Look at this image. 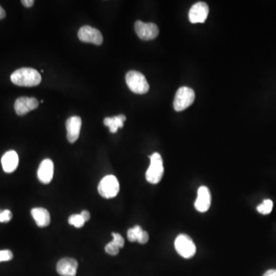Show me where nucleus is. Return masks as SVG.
<instances>
[{
  "instance_id": "17",
  "label": "nucleus",
  "mask_w": 276,
  "mask_h": 276,
  "mask_svg": "<svg viewBox=\"0 0 276 276\" xmlns=\"http://www.w3.org/2000/svg\"><path fill=\"white\" fill-rule=\"evenodd\" d=\"M126 121V116L123 114H119L118 116L113 118H106L104 120V123L105 126L109 127L111 133H116L118 128H122L123 127V122Z\"/></svg>"
},
{
  "instance_id": "14",
  "label": "nucleus",
  "mask_w": 276,
  "mask_h": 276,
  "mask_svg": "<svg viewBox=\"0 0 276 276\" xmlns=\"http://www.w3.org/2000/svg\"><path fill=\"white\" fill-rule=\"evenodd\" d=\"M54 164L50 159H46L41 163L38 169V178L41 183L48 184L53 178Z\"/></svg>"
},
{
  "instance_id": "29",
  "label": "nucleus",
  "mask_w": 276,
  "mask_h": 276,
  "mask_svg": "<svg viewBox=\"0 0 276 276\" xmlns=\"http://www.w3.org/2000/svg\"><path fill=\"white\" fill-rule=\"evenodd\" d=\"M6 15V11L4 10L3 8L0 6V19L5 18Z\"/></svg>"
},
{
  "instance_id": "7",
  "label": "nucleus",
  "mask_w": 276,
  "mask_h": 276,
  "mask_svg": "<svg viewBox=\"0 0 276 276\" xmlns=\"http://www.w3.org/2000/svg\"><path fill=\"white\" fill-rule=\"evenodd\" d=\"M135 29L137 35L142 40H152L159 35L158 26L152 22L145 23L141 21H137Z\"/></svg>"
},
{
  "instance_id": "4",
  "label": "nucleus",
  "mask_w": 276,
  "mask_h": 276,
  "mask_svg": "<svg viewBox=\"0 0 276 276\" xmlns=\"http://www.w3.org/2000/svg\"><path fill=\"white\" fill-rule=\"evenodd\" d=\"M195 100V92L188 87H181L175 94L173 107L177 111H182L190 107Z\"/></svg>"
},
{
  "instance_id": "1",
  "label": "nucleus",
  "mask_w": 276,
  "mask_h": 276,
  "mask_svg": "<svg viewBox=\"0 0 276 276\" xmlns=\"http://www.w3.org/2000/svg\"><path fill=\"white\" fill-rule=\"evenodd\" d=\"M11 81L18 86L34 87L40 84L42 77L33 68H22L12 74Z\"/></svg>"
},
{
  "instance_id": "22",
  "label": "nucleus",
  "mask_w": 276,
  "mask_h": 276,
  "mask_svg": "<svg viewBox=\"0 0 276 276\" xmlns=\"http://www.w3.org/2000/svg\"><path fill=\"white\" fill-rule=\"evenodd\" d=\"M13 215L10 210H2L0 213V223H8L11 220Z\"/></svg>"
},
{
  "instance_id": "25",
  "label": "nucleus",
  "mask_w": 276,
  "mask_h": 276,
  "mask_svg": "<svg viewBox=\"0 0 276 276\" xmlns=\"http://www.w3.org/2000/svg\"><path fill=\"white\" fill-rule=\"evenodd\" d=\"M148 240H149V234H148V232L144 231V230H143L140 236L138 238V243H140V244H145V243L148 242Z\"/></svg>"
},
{
  "instance_id": "19",
  "label": "nucleus",
  "mask_w": 276,
  "mask_h": 276,
  "mask_svg": "<svg viewBox=\"0 0 276 276\" xmlns=\"http://www.w3.org/2000/svg\"><path fill=\"white\" fill-rule=\"evenodd\" d=\"M142 231H143V230H142L140 226H135L133 228L128 230V231H127V239H129V241H138V238L141 234Z\"/></svg>"
},
{
  "instance_id": "21",
  "label": "nucleus",
  "mask_w": 276,
  "mask_h": 276,
  "mask_svg": "<svg viewBox=\"0 0 276 276\" xmlns=\"http://www.w3.org/2000/svg\"><path fill=\"white\" fill-rule=\"evenodd\" d=\"M120 248L115 245L113 242H110L105 246V252L111 256H116L119 253Z\"/></svg>"
},
{
  "instance_id": "8",
  "label": "nucleus",
  "mask_w": 276,
  "mask_h": 276,
  "mask_svg": "<svg viewBox=\"0 0 276 276\" xmlns=\"http://www.w3.org/2000/svg\"><path fill=\"white\" fill-rule=\"evenodd\" d=\"M77 36L84 43H93L97 46H100L103 43V36L101 31L89 26L81 27L78 31Z\"/></svg>"
},
{
  "instance_id": "20",
  "label": "nucleus",
  "mask_w": 276,
  "mask_h": 276,
  "mask_svg": "<svg viewBox=\"0 0 276 276\" xmlns=\"http://www.w3.org/2000/svg\"><path fill=\"white\" fill-rule=\"evenodd\" d=\"M68 223L76 228H81L85 225V221L83 219L81 214H74L68 219Z\"/></svg>"
},
{
  "instance_id": "11",
  "label": "nucleus",
  "mask_w": 276,
  "mask_h": 276,
  "mask_svg": "<svg viewBox=\"0 0 276 276\" xmlns=\"http://www.w3.org/2000/svg\"><path fill=\"white\" fill-rule=\"evenodd\" d=\"M39 106V101L35 98L21 97L15 102V110L18 115H25Z\"/></svg>"
},
{
  "instance_id": "10",
  "label": "nucleus",
  "mask_w": 276,
  "mask_h": 276,
  "mask_svg": "<svg viewBox=\"0 0 276 276\" xmlns=\"http://www.w3.org/2000/svg\"><path fill=\"white\" fill-rule=\"evenodd\" d=\"M78 267L77 260L72 258H63L57 264V272L61 276H76Z\"/></svg>"
},
{
  "instance_id": "30",
  "label": "nucleus",
  "mask_w": 276,
  "mask_h": 276,
  "mask_svg": "<svg viewBox=\"0 0 276 276\" xmlns=\"http://www.w3.org/2000/svg\"><path fill=\"white\" fill-rule=\"evenodd\" d=\"M1 211H2V210H0V213H1Z\"/></svg>"
},
{
  "instance_id": "15",
  "label": "nucleus",
  "mask_w": 276,
  "mask_h": 276,
  "mask_svg": "<svg viewBox=\"0 0 276 276\" xmlns=\"http://www.w3.org/2000/svg\"><path fill=\"white\" fill-rule=\"evenodd\" d=\"M2 165L6 173H13L15 171L18 165V156L14 151L6 152L2 157Z\"/></svg>"
},
{
  "instance_id": "9",
  "label": "nucleus",
  "mask_w": 276,
  "mask_h": 276,
  "mask_svg": "<svg viewBox=\"0 0 276 276\" xmlns=\"http://www.w3.org/2000/svg\"><path fill=\"white\" fill-rule=\"evenodd\" d=\"M209 12H210L209 6L206 2H197L190 8L189 12V19L193 24L203 23L208 16Z\"/></svg>"
},
{
  "instance_id": "26",
  "label": "nucleus",
  "mask_w": 276,
  "mask_h": 276,
  "mask_svg": "<svg viewBox=\"0 0 276 276\" xmlns=\"http://www.w3.org/2000/svg\"><path fill=\"white\" fill-rule=\"evenodd\" d=\"M22 3L26 8H30L33 6L35 1L33 0H22Z\"/></svg>"
},
{
  "instance_id": "5",
  "label": "nucleus",
  "mask_w": 276,
  "mask_h": 276,
  "mask_svg": "<svg viewBox=\"0 0 276 276\" xmlns=\"http://www.w3.org/2000/svg\"><path fill=\"white\" fill-rule=\"evenodd\" d=\"M98 190L101 197L106 199L114 198L118 195L120 190L118 179L114 175H107L101 180Z\"/></svg>"
},
{
  "instance_id": "18",
  "label": "nucleus",
  "mask_w": 276,
  "mask_h": 276,
  "mask_svg": "<svg viewBox=\"0 0 276 276\" xmlns=\"http://www.w3.org/2000/svg\"><path fill=\"white\" fill-rule=\"evenodd\" d=\"M273 208V202L271 199H265L261 204L257 206L259 213L263 215L270 214Z\"/></svg>"
},
{
  "instance_id": "23",
  "label": "nucleus",
  "mask_w": 276,
  "mask_h": 276,
  "mask_svg": "<svg viewBox=\"0 0 276 276\" xmlns=\"http://www.w3.org/2000/svg\"><path fill=\"white\" fill-rule=\"evenodd\" d=\"M113 243L115 244V245H118L120 248H123V245H124V239L122 237L120 234L116 233V232H113Z\"/></svg>"
},
{
  "instance_id": "6",
  "label": "nucleus",
  "mask_w": 276,
  "mask_h": 276,
  "mask_svg": "<svg viewBox=\"0 0 276 276\" xmlns=\"http://www.w3.org/2000/svg\"><path fill=\"white\" fill-rule=\"evenodd\" d=\"M174 246L177 253L185 259L193 257L197 251L193 239L186 234H181L177 236L175 240Z\"/></svg>"
},
{
  "instance_id": "13",
  "label": "nucleus",
  "mask_w": 276,
  "mask_h": 276,
  "mask_svg": "<svg viewBox=\"0 0 276 276\" xmlns=\"http://www.w3.org/2000/svg\"><path fill=\"white\" fill-rule=\"evenodd\" d=\"M81 127V119L80 117L73 116L66 121L67 138L68 141L73 144L80 135Z\"/></svg>"
},
{
  "instance_id": "27",
  "label": "nucleus",
  "mask_w": 276,
  "mask_h": 276,
  "mask_svg": "<svg viewBox=\"0 0 276 276\" xmlns=\"http://www.w3.org/2000/svg\"><path fill=\"white\" fill-rule=\"evenodd\" d=\"M81 215L82 216L83 219H84V220H85V222L89 221V219H90L91 217V215L90 214H89V212L87 211V210H83V211L81 213Z\"/></svg>"
},
{
  "instance_id": "28",
  "label": "nucleus",
  "mask_w": 276,
  "mask_h": 276,
  "mask_svg": "<svg viewBox=\"0 0 276 276\" xmlns=\"http://www.w3.org/2000/svg\"><path fill=\"white\" fill-rule=\"evenodd\" d=\"M263 276H276V269H270L267 271Z\"/></svg>"
},
{
  "instance_id": "2",
  "label": "nucleus",
  "mask_w": 276,
  "mask_h": 276,
  "mask_svg": "<svg viewBox=\"0 0 276 276\" xmlns=\"http://www.w3.org/2000/svg\"><path fill=\"white\" fill-rule=\"evenodd\" d=\"M151 164L147 172L146 179L150 184H158L164 176V163L161 155L159 153H153L150 156Z\"/></svg>"
},
{
  "instance_id": "3",
  "label": "nucleus",
  "mask_w": 276,
  "mask_h": 276,
  "mask_svg": "<svg viewBox=\"0 0 276 276\" xmlns=\"http://www.w3.org/2000/svg\"><path fill=\"white\" fill-rule=\"evenodd\" d=\"M126 83L129 89L138 94H146L149 91V84L143 74L137 71H130L126 75Z\"/></svg>"
},
{
  "instance_id": "12",
  "label": "nucleus",
  "mask_w": 276,
  "mask_h": 276,
  "mask_svg": "<svg viewBox=\"0 0 276 276\" xmlns=\"http://www.w3.org/2000/svg\"><path fill=\"white\" fill-rule=\"evenodd\" d=\"M211 205V193L210 190L206 186H200L197 193V198L196 199L195 206L196 210L205 213L210 209Z\"/></svg>"
},
{
  "instance_id": "24",
  "label": "nucleus",
  "mask_w": 276,
  "mask_h": 276,
  "mask_svg": "<svg viewBox=\"0 0 276 276\" xmlns=\"http://www.w3.org/2000/svg\"><path fill=\"white\" fill-rule=\"evenodd\" d=\"M13 254L11 251L8 250V249L0 251V262L9 261V260H13Z\"/></svg>"
},
{
  "instance_id": "16",
  "label": "nucleus",
  "mask_w": 276,
  "mask_h": 276,
  "mask_svg": "<svg viewBox=\"0 0 276 276\" xmlns=\"http://www.w3.org/2000/svg\"><path fill=\"white\" fill-rule=\"evenodd\" d=\"M31 214L33 219H35V223L39 227H48L50 224L51 217H50L49 212L46 209L42 208V207L32 209Z\"/></svg>"
}]
</instances>
